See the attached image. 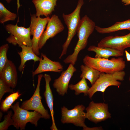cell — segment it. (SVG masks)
Here are the masks:
<instances>
[{
  "label": "cell",
  "instance_id": "3",
  "mask_svg": "<svg viewBox=\"0 0 130 130\" xmlns=\"http://www.w3.org/2000/svg\"><path fill=\"white\" fill-rule=\"evenodd\" d=\"M83 0H78L75 10L71 13L62 15L65 23L68 29L67 37L62 45V50L59 58L61 59L66 54L68 47L71 41L77 33V30L81 21L80 13L81 8L84 4Z\"/></svg>",
  "mask_w": 130,
  "mask_h": 130
},
{
  "label": "cell",
  "instance_id": "5",
  "mask_svg": "<svg viewBox=\"0 0 130 130\" xmlns=\"http://www.w3.org/2000/svg\"><path fill=\"white\" fill-rule=\"evenodd\" d=\"M10 108L14 112L12 117L13 121V125L17 130L20 128V130H24L28 122L37 127L38 121L42 118L41 114L37 111H30L20 107L18 102L12 105Z\"/></svg>",
  "mask_w": 130,
  "mask_h": 130
},
{
  "label": "cell",
  "instance_id": "6",
  "mask_svg": "<svg viewBox=\"0 0 130 130\" xmlns=\"http://www.w3.org/2000/svg\"><path fill=\"white\" fill-rule=\"evenodd\" d=\"M85 107L82 104L78 105L73 109L69 110L65 106L61 108V121L63 124H72L74 125L83 128L87 130V127L85 124L86 113L84 112Z\"/></svg>",
  "mask_w": 130,
  "mask_h": 130
},
{
  "label": "cell",
  "instance_id": "20",
  "mask_svg": "<svg viewBox=\"0 0 130 130\" xmlns=\"http://www.w3.org/2000/svg\"><path fill=\"white\" fill-rule=\"evenodd\" d=\"M95 29L98 32L101 34L110 33L125 30L130 31V19L123 21L116 22L112 25L107 28H101L96 26Z\"/></svg>",
  "mask_w": 130,
  "mask_h": 130
},
{
  "label": "cell",
  "instance_id": "29",
  "mask_svg": "<svg viewBox=\"0 0 130 130\" xmlns=\"http://www.w3.org/2000/svg\"><path fill=\"white\" fill-rule=\"evenodd\" d=\"M125 52L127 61H130V54L126 50L125 51Z\"/></svg>",
  "mask_w": 130,
  "mask_h": 130
},
{
  "label": "cell",
  "instance_id": "27",
  "mask_svg": "<svg viewBox=\"0 0 130 130\" xmlns=\"http://www.w3.org/2000/svg\"><path fill=\"white\" fill-rule=\"evenodd\" d=\"M13 89L11 88L3 80L0 78V102L4 94L6 93H13Z\"/></svg>",
  "mask_w": 130,
  "mask_h": 130
},
{
  "label": "cell",
  "instance_id": "28",
  "mask_svg": "<svg viewBox=\"0 0 130 130\" xmlns=\"http://www.w3.org/2000/svg\"><path fill=\"white\" fill-rule=\"evenodd\" d=\"M121 2L125 6L130 5V0H120Z\"/></svg>",
  "mask_w": 130,
  "mask_h": 130
},
{
  "label": "cell",
  "instance_id": "12",
  "mask_svg": "<svg viewBox=\"0 0 130 130\" xmlns=\"http://www.w3.org/2000/svg\"><path fill=\"white\" fill-rule=\"evenodd\" d=\"M98 46L108 47L124 51L125 49L130 47V32L123 36H110L105 37L98 43Z\"/></svg>",
  "mask_w": 130,
  "mask_h": 130
},
{
  "label": "cell",
  "instance_id": "4",
  "mask_svg": "<svg viewBox=\"0 0 130 130\" xmlns=\"http://www.w3.org/2000/svg\"><path fill=\"white\" fill-rule=\"evenodd\" d=\"M125 74L123 71L117 72L112 74L101 72L95 83L90 88L88 94L89 98L91 99L97 91L102 92L103 94L106 89L109 86H120L121 83L118 80H124Z\"/></svg>",
  "mask_w": 130,
  "mask_h": 130
},
{
  "label": "cell",
  "instance_id": "13",
  "mask_svg": "<svg viewBox=\"0 0 130 130\" xmlns=\"http://www.w3.org/2000/svg\"><path fill=\"white\" fill-rule=\"evenodd\" d=\"M74 65L70 63L67 69L62 71L60 76L54 80L53 86L61 96H63L67 93L69 81L74 73L77 71Z\"/></svg>",
  "mask_w": 130,
  "mask_h": 130
},
{
  "label": "cell",
  "instance_id": "23",
  "mask_svg": "<svg viewBox=\"0 0 130 130\" xmlns=\"http://www.w3.org/2000/svg\"><path fill=\"white\" fill-rule=\"evenodd\" d=\"M21 95L19 91L11 93L1 102L0 109L4 112H7L12 104Z\"/></svg>",
  "mask_w": 130,
  "mask_h": 130
},
{
  "label": "cell",
  "instance_id": "19",
  "mask_svg": "<svg viewBox=\"0 0 130 130\" xmlns=\"http://www.w3.org/2000/svg\"><path fill=\"white\" fill-rule=\"evenodd\" d=\"M20 47L21 48L22 51L18 52L21 59V63L18 69L20 72H23L25 63L27 61L32 60L35 62L39 61L40 58L38 57L34 52L32 46L23 45Z\"/></svg>",
  "mask_w": 130,
  "mask_h": 130
},
{
  "label": "cell",
  "instance_id": "7",
  "mask_svg": "<svg viewBox=\"0 0 130 130\" xmlns=\"http://www.w3.org/2000/svg\"><path fill=\"white\" fill-rule=\"evenodd\" d=\"M5 28L10 34L6 39L9 43L14 46L18 45L20 47L23 45L32 46L29 27L26 28L24 27L19 26L17 23L15 25L8 24L5 26Z\"/></svg>",
  "mask_w": 130,
  "mask_h": 130
},
{
  "label": "cell",
  "instance_id": "30",
  "mask_svg": "<svg viewBox=\"0 0 130 130\" xmlns=\"http://www.w3.org/2000/svg\"><path fill=\"white\" fill-rule=\"evenodd\" d=\"M6 2L8 3H10L11 1L12 0H5ZM19 0H17V3H18V6H20L19 2Z\"/></svg>",
  "mask_w": 130,
  "mask_h": 130
},
{
  "label": "cell",
  "instance_id": "21",
  "mask_svg": "<svg viewBox=\"0 0 130 130\" xmlns=\"http://www.w3.org/2000/svg\"><path fill=\"white\" fill-rule=\"evenodd\" d=\"M80 68L82 73L80 78L88 79L91 85H93L98 78L100 72L85 65H81Z\"/></svg>",
  "mask_w": 130,
  "mask_h": 130
},
{
  "label": "cell",
  "instance_id": "8",
  "mask_svg": "<svg viewBox=\"0 0 130 130\" xmlns=\"http://www.w3.org/2000/svg\"><path fill=\"white\" fill-rule=\"evenodd\" d=\"M43 75L40 74L38 75L37 84L33 95L29 99L23 101L20 107L28 110H32L37 111L41 114L42 118L47 119L50 118L51 116L48 110L43 105L40 92V83Z\"/></svg>",
  "mask_w": 130,
  "mask_h": 130
},
{
  "label": "cell",
  "instance_id": "31",
  "mask_svg": "<svg viewBox=\"0 0 130 130\" xmlns=\"http://www.w3.org/2000/svg\"><path fill=\"white\" fill-rule=\"evenodd\" d=\"M0 120H1V118H2V117L3 115V114L2 112L1 111L0 112Z\"/></svg>",
  "mask_w": 130,
  "mask_h": 130
},
{
  "label": "cell",
  "instance_id": "14",
  "mask_svg": "<svg viewBox=\"0 0 130 130\" xmlns=\"http://www.w3.org/2000/svg\"><path fill=\"white\" fill-rule=\"evenodd\" d=\"M39 64L36 69L32 73L33 76L45 72H51L60 73L62 71L63 67L58 61H52L43 53H41Z\"/></svg>",
  "mask_w": 130,
  "mask_h": 130
},
{
  "label": "cell",
  "instance_id": "18",
  "mask_svg": "<svg viewBox=\"0 0 130 130\" xmlns=\"http://www.w3.org/2000/svg\"><path fill=\"white\" fill-rule=\"evenodd\" d=\"M88 51L95 52V58L108 59L111 56L120 57L124 55V51L108 47H101L95 46H90L87 49Z\"/></svg>",
  "mask_w": 130,
  "mask_h": 130
},
{
  "label": "cell",
  "instance_id": "15",
  "mask_svg": "<svg viewBox=\"0 0 130 130\" xmlns=\"http://www.w3.org/2000/svg\"><path fill=\"white\" fill-rule=\"evenodd\" d=\"M0 78L3 80L13 89L16 86L18 77L17 69L14 64L8 60L2 71L0 72Z\"/></svg>",
  "mask_w": 130,
  "mask_h": 130
},
{
  "label": "cell",
  "instance_id": "26",
  "mask_svg": "<svg viewBox=\"0 0 130 130\" xmlns=\"http://www.w3.org/2000/svg\"><path fill=\"white\" fill-rule=\"evenodd\" d=\"M13 115L12 110L7 112V114L4 117L3 121L0 123V130H7L10 126L13 125V121L12 118Z\"/></svg>",
  "mask_w": 130,
  "mask_h": 130
},
{
  "label": "cell",
  "instance_id": "25",
  "mask_svg": "<svg viewBox=\"0 0 130 130\" xmlns=\"http://www.w3.org/2000/svg\"><path fill=\"white\" fill-rule=\"evenodd\" d=\"M9 48L7 44L1 46L0 47V72H1L6 64L8 59L7 53Z\"/></svg>",
  "mask_w": 130,
  "mask_h": 130
},
{
  "label": "cell",
  "instance_id": "2",
  "mask_svg": "<svg viewBox=\"0 0 130 130\" xmlns=\"http://www.w3.org/2000/svg\"><path fill=\"white\" fill-rule=\"evenodd\" d=\"M83 61L84 65L100 72L110 74L123 71L126 65L125 61L120 57L113 58L109 60L104 58H93L86 55Z\"/></svg>",
  "mask_w": 130,
  "mask_h": 130
},
{
  "label": "cell",
  "instance_id": "24",
  "mask_svg": "<svg viewBox=\"0 0 130 130\" xmlns=\"http://www.w3.org/2000/svg\"><path fill=\"white\" fill-rule=\"evenodd\" d=\"M17 17V14L7 9L3 4L0 2V23L3 24L9 21L14 20Z\"/></svg>",
  "mask_w": 130,
  "mask_h": 130
},
{
  "label": "cell",
  "instance_id": "10",
  "mask_svg": "<svg viewBox=\"0 0 130 130\" xmlns=\"http://www.w3.org/2000/svg\"><path fill=\"white\" fill-rule=\"evenodd\" d=\"M85 110L86 118L95 124L111 117L107 104L92 101Z\"/></svg>",
  "mask_w": 130,
  "mask_h": 130
},
{
  "label": "cell",
  "instance_id": "32",
  "mask_svg": "<svg viewBox=\"0 0 130 130\" xmlns=\"http://www.w3.org/2000/svg\"><path fill=\"white\" fill-rule=\"evenodd\" d=\"M129 80L130 81V76L129 77ZM130 91V90L129 91Z\"/></svg>",
  "mask_w": 130,
  "mask_h": 130
},
{
  "label": "cell",
  "instance_id": "11",
  "mask_svg": "<svg viewBox=\"0 0 130 130\" xmlns=\"http://www.w3.org/2000/svg\"><path fill=\"white\" fill-rule=\"evenodd\" d=\"M64 29V26L58 17L55 14L52 15L48 22L46 30L40 38L39 46V50L42 48L48 39L54 37Z\"/></svg>",
  "mask_w": 130,
  "mask_h": 130
},
{
  "label": "cell",
  "instance_id": "33",
  "mask_svg": "<svg viewBox=\"0 0 130 130\" xmlns=\"http://www.w3.org/2000/svg\"><path fill=\"white\" fill-rule=\"evenodd\" d=\"M90 0L89 1H92V0Z\"/></svg>",
  "mask_w": 130,
  "mask_h": 130
},
{
  "label": "cell",
  "instance_id": "9",
  "mask_svg": "<svg viewBox=\"0 0 130 130\" xmlns=\"http://www.w3.org/2000/svg\"><path fill=\"white\" fill-rule=\"evenodd\" d=\"M50 18L49 16L42 18L37 17L36 14H31L29 27L31 35L33 36L32 47L33 52L37 56L40 55L39 46L40 38Z\"/></svg>",
  "mask_w": 130,
  "mask_h": 130
},
{
  "label": "cell",
  "instance_id": "22",
  "mask_svg": "<svg viewBox=\"0 0 130 130\" xmlns=\"http://www.w3.org/2000/svg\"><path fill=\"white\" fill-rule=\"evenodd\" d=\"M86 79L83 78L76 84L69 85L68 88L74 91H75L74 93L76 95H78L83 93L84 96H87L90 87L88 85Z\"/></svg>",
  "mask_w": 130,
  "mask_h": 130
},
{
  "label": "cell",
  "instance_id": "1",
  "mask_svg": "<svg viewBox=\"0 0 130 130\" xmlns=\"http://www.w3.org/2000/svg\"><path fill=\"white\" fill-rule=\"evenodd\" d=\"M95 26V22L87 15H85L81 19L77 31L78 41L73 52L64 60L65 63H71L73 65L75 64L79 52L86 47L88 39L93 32Z\"/></svg>",
  "mask_w": 130,
  "mask_h": 130
},
{
  "label": "cell",
  "instance_id": "16",
  "mask_svg": "<svg viewBox=\"0 0 130 130\" xmlns=\"http://www.w3.org/2000/svg\"><path fill=\"white\" fill-rule=\"evenodd\" d=\"M58 0H32L35 8L37 17L49 16L54 11Z\"/></svg>",
  "mask_w": 130,
  "mask_h": 130
},
{
  "label": "cell",
  "instance_id": "17",
  "mask_svg": "<svg viewBox=\"0 0 130 130\" xmlns=\"http://www.w3.org/2000/svg\"><path fill=\"white\" fill-rule=\"evenodd\" d=\"M45 81V90L43 95L46 103L50 110L52 120V124L50 127L52 130H58L55 123L53 108L54 98L52 90L50 86L51 78L50 75L45 74L43 75Z\"/></svg>",
  "mask_w": 130,
  "mask_h": 130
}]
</instances>
